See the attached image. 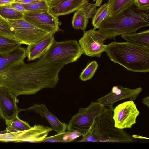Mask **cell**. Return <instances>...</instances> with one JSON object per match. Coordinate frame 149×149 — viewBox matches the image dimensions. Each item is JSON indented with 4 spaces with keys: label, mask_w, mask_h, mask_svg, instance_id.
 <instances>
[{
    "label": "cell",
    "mask_w": 149,
    "mask_h": 149,
    "mask_svg": "<svg viewBox=\"0 0 149 149\" xmlns=\"http://www.w3.org/2000/svg\"><path fill=\"white\" fill-rule=\"evenodd\" d=\"M105 52L111 61L128 71L149 72V47L127 42H113L106 45Z\"/></svg>",
    "instance_id": "cell-3"
},
{
    "label": "cell",
    "mask_w": 149,
    "mask_h": 149,
    "mask_svg": "<svg viewBox=\"0 0 149 149\" xmlns=\"http://www.w3.org/2000/svg\"><path fill=\"white\" fill-rule=\"evenodd\" d=\"M82 54L77 40L58 42L55 40L49 49L43 56L49 62L61 63L65 65L76 61Z\"/></svg>",
    "instance_id": "cell-5"
},
{
    "label": "cell",
    "mask_w": 149,
    "mask_h": 149,
    "mask_svg": "<svg viewBox=\"0 0 149 149\" xmlns=\"http://www.w3.org/2000/svg\"><path fill=\"white\" fill-rule=\"evenodd\" d=\"M0 36L16 39L13 30L10 26L7 19L0 15Z\"/></svg>",
    "instance_id": "cell-27"
},
{
    "label": "cell",
    "mask_w": 149,
    "mask_h": 149,
    "mask_svg": "<svg viewBox=\"0 0 149 149\" xmlns=\"http://www.w3.org/2000/svg\"><path fill=\"white\" fill-rule=\"evenodd\" d=\"M0 15L6 19L23 18L24 13L13 8L10 4L0 6Z\"/></svg>",
    "instance_id": "cell-24"
},
{
    "label": "cell",
    "mask_w": 149,
    "mask_h": 149,
    "mask_svg": "<svg viewBox=\"0 0 149 149\" xmlns=\"http://www.w3.org/2000/svg\"><path fill=\"white\" fill-rule=\"evenodd\" d=\"M39 0H16L15 2L22 4H29L33 3Z\"/></svg>",
    "instance_id": "cell-32"
},
{
    "label": "cell",
    "mask_w": 149,
    "mask_h": 149,
    "mask_svg": "<svg viewBox=\"0 0 149 149\" xmlns=\"http://www.w3.org/2000/svg\"><path fill=\"white\" fill-rule=\"evenodd\" d=\"M6 129L8 132H13L27 130L32 127L29 123L20 119L18 115L11 119L5 120Z\"/></svg>",
    "instance_id": "cell-20"
},
{
    "label": "cell",
    "mask_w": 149,
    "mask_h": 149,
    "mask_svg": "<svg viewBox=\"0 0 149 149\" xmlns=\"http://www.w3.org/2000/svg\"><path fill=\"white\" fill-rule=\"evenodd\" d=\"M142 102L146 106L148 107H149V96H146L142 99Z\"/></svg>",
    "instance_id": "cell-34"
},
{
    "label": "cell",
    "mask_w": 149,
    "mask_h": 149,
    "mask_svg": "<svg viewBox=\"0 0 149 149\" xmlns=\"http://www.w3.org/2000/svg\"><path fill=\"white\" fill-rule=\"evenodd\" d=\"M98 67V65L95 60L89 63L80 74V79L85 81L91 79L94 75Z\"/></svg>",
    "instance_id": "cell-26"
},
{
    "label": "cell",
    "mask_w": 149,
    "mask_h": 149,
    "mask_svg": "<svg viewBox=\"0 0 149 149\" xmlns=\"http://www.w3.org/2000/svg\"><path fill=\"white\" fill-rule=\"evenodd\" d=\"M127 42L143 47H149V30L137 33H131L121 35Z\"/></svg>",
    "instance_id": "cell-18"
},
{
    "label": "cell",
    "mask_w": 149,
    "mask_h": 149,
    "mask_svg": "<svg viewBox=\"0 0 149 149\" xmlns=\"http://www.w3.org/2000/svg\"><path fill=\"white\" fill-rule=\"evenodd\" d=\"M88 0H61L49 6V10L53 15L58 16L69 14L79 10Z\"/></svg>",
    "instance_id": "cell-16"
},
{
    "label": "cell",
    "mask_w": 149,
    "mask_h": 149,
    "mask_svg": "<svg viewBox=\"0 0 149 149\" xmlns=\"http://www.w3.org/2000/svg\"><path fill=\"white\" fill-rule=\"evenodd\" d=\"M50 77L49 69L42 60L29 63L23 61L0 72V86L7 88L17 98L20 95L35 94L47 88Z\"/></svg>",
    "instance_id": "cell-1"
},
{
    "label": "cell",
    "mask_w": 149,
    "mask_h": 149,
    "mask_svg": "<svg viewBox=\"0 0 149 149\" xmlns=\"http://www.w3.org/2000/svg\"><path fill=\"white\" fill-rule=\"evenodd\" d=\"M76 11L72 18V26L74 29H81L85 32L88 20L81 11Z\"/></svg>",
    "instance_id": "cell-25"
},
{
    "label": "cell",
    "mask_w": 149,
    "mask_h": 149,
    "mask_svg": "<svg viewBox=\"0 0 149 149\" xmlns=\"http://www.w3.org/2000/svg\"><path fill=\"white\" fill-rule=\"evenodd\" d=\"M149 12L140 10L132 6L116 16L107 17L101 24L98 30L105 40L134 33L149 26Z\"/></svg>",
    "instance_id": "cell-2"
},
{
    "label": "cell",
    "mask_w": 149,
    "mask_h": 149,
    "mask_svg": "<svg viewBox=\"0 0 149 149\" xmlns=\"http://www.w3.org/2000/svg\"><path fill=\"white\" fill-rule=\"evenodd\" d=\"M104 107L97 101L92 102L87 107L80 108L68 124L67 131L84 136L90 131L95 118L101 113Z\"/></svg>",
    "instance_id": "cell-6"
},
{
    "label": "cell",
    "mask_w": 149,
    "mask_h": 149,
    "mask_svg": "<svg viewBox=\"0 0 149 149\" xmlns=\"http://www.w3.org/2000/svg\"><path fill=\"white\" fill-rule=\"evenodd\" d=\"M96 6L95 3L87 2L82 6L78 10L81 11L88 19L93 18L95 15L97 10Z\"/></svg>",
    "instance_id": "cell-29"
},
{
    "label": "cell",
    "mask_w": 149,
    "mask_h": 149,
    "mask_svg": "<svg viewBox=\"0 0 149 149\" xmlns=\"http://www.w3.org/2000/svg\"><path fill=\"white\" fill-rule=\"evenodd\" d=\"M23 19L36 27L53 34L60 31L61 23L58 17L49 10L26 11Z\"/></svg>",
    "instance_id": "cell-9"
},
{
    "label": "cell",
    "mask_w": 149,
    "mask_h": 149,
    "mask_svg": "<svg viewBox=\"0 0 149 149\" xmlns=\"http://www.w3.org/2000/svg\"><path fill=\"white\" fill-rule=\"evenodd\" d=\"M17 100L8 89L0 86V116L2 118L10 119L18 115L19 111Z\"/></svg>",
    "instance_id": "cell-13"
},
{
    "label": "cell",
    "mask_w": 149,
    "mask_h": 149,
    "mask_svg": "<svg viewBox=\"0 0 149 149\" xmlns=\"http://www.w3.org/2000/svg\"><path fill=\"white\" fill-rule=\"evenodd\" d=\"M134 4L140 10L149 11V0H134Z\"/></svg>",
    "instance_id": "cell-30"
},
{
    "label": "cell",
    "mask_w": 149,
    "mask_h": 149,
    "mask_svg": "<svg viewBox=\"0 0 149 149\" xmlns=\"http://www.w3.org/2000/svg\"><path fill=\"white\" fill-rule=\"evenodd\" d=\"M142 90L141 87L130 89L120 86H114L111 92L98 98L97 101L103 106L107 107L113 111V105L115 103L126 99L133 101L135 100Z\"/></svg>",
    "instance_id": "cell-12"
},
{
    "label": "cell",
    "mask_w": 149,
    "mask_h": 149,
    "mask_svg": "<svg viewBox=\"0 0 149 149\" xmlns=\"http://www.w3.org/2000/svg\"><path fill=\"white\" fill-rule=\"evenodd\" d=\"M113 111L104 107L94 119L90 131L79 142L132 143L135 141L123 129L115 126Z\"/></svg>",
    "instance_id": "cell-4"
},
{
    "label": "cell",
    "mask_w": 149,
    "mask_h": 149,
    "mask_svg": "<svg viewBox=\"0 0 149 149\" xmlns=\"http://www.w3.org/2000/svg\"><path fill=\"white\" fill-rule=\"evenodd\" d=\"M108 17L116 16L132 6L134 0H108Z\"/></svg>",
    "instance_id": "cell-19"
},
{
    "label": "cell",
    "mask_w": 149,
    "mask_h": 149,
    "mask_svg": "<svg viewBox=\"0 0 149 149\" xmlns=\"http://www.w3.org/2000/svg\"><path fill=\"white\" fill-rule=\"evenodd\" d=\"M7 19L13 30L15 39L21 44L36 43L51 33L36 27L23 18Z\"/></svg>",
    "instance_id": "cell-7"
},
{
    "label": "cell",
    "mask_w": 149,
    "mask_h": 149,
    "mask_svg": "<svg viewBox=\"0 0 149 149\" xmlns=\"http://www.w3.org/2000/svg\"><path fill=\"white\" fill-rule=\"evenodd\" d=\"M21 45L16 39L0 36V54L10 53L20 47Z\"/></svg>",
    "instance_id": "cell-22"
},
{
    "label": "cell",
    "mask_w": 149,
    "mask_h": 149,
    "mask_svg": "<svg viewBox=\"0 0 149 149\" xmlns=\"http://www.w3.org/2000/svg\"><path fill=\"white\" fill-rule=\"evenodd\" d=\"M11 6L15 9L24 13L26 11L22 4L14 2L10 4Z\"/></svg>",
    "instance_id": "cell-31"
},
{
    "label": "cell",
    "mask_w": 149,
    "mask_h": 149,
    "mask_svg": "<svg viewBox=\"0 0 149 149\" xmlns=\"http://www.w3.org/2000/svg\"><path fill=\"white\" fill-rule=\"evenodd\" d=\"M22 4L26 11L49 10V9L46 0H39L32 3Z\"/></svg>",
    "instance_id": "cell-28"
},
{
    "label": "cell",
    "mask_w": 149,
    "mask_h": 149,
    "mask_svg": "<svg viewBox=\"0 0 149 149\" xmlns=\"http://www.w3.org/2000/svg\"><path fill=\"white\" fill-rule=\"evenodd\" d=\"M55 40L54 34L51 33L38 42L28 45L25 49L28 60L33 61L42 57L49 49Z\"/></svg>",
    "instance_id": "cell-15"
},
{
    "label": "cell",
    "mask_w": 149,
    "mask_h": 149,
    "mask_svg": "<svg viewBox=\"0 0 149 149\" xmlns=\"http://www.w3.org/2000/svg\"><path fill=\"white\" fill-rule=\"evenodd\" d=\"M81 136L76 132H69L67 131L63 132L57 133L53 136L46 137L42 142H71Z\"/></svg>",
    "instance_id": "cell-21"
},
{
    "label": "cell",
    "mask_w": 149,
    "mask_h": 149,
    "mask_svg": "<svg viewBox=\"0 0 149 149\" xmlns=\"http://www.w3.org/2000/svg\"><path fill=\"white\" fill-rule=\"evenodd\" d=\"M105 40L99 31L93 29L84 32L78 43L83 54L91 57H100L106 48V45L104 43Z\"/></svg>",
    "instance_id": "cell-10"
},
{
    "label": "cell",
    "mask_w": 149,
    "mask_h": 149,
    "mask_svg": "<svg viewBox=\"0 0 149 149\" xmlns=\"http://www.w3.org/2000/svg\"><path fill=\"white\" fill-rule=\"evenodd\" d=\"M26 49L20 47L6 54H0V70L2 68L24 61L26 57Z\"/></svg>",
    "instance_id": "cell-17"
},
{
    "label": "cell",
    "mask_w": 149,
    "mask_h": 149,
    "mask_svg": "<svg viewBox=\"0 0 149 149\" xmlns=\"http://www.w3.org/2000/svg\"><path fill=\"white\" fill-rule=\"evenodd\" d=\"M52 130L51 128L48 127L35 125L27 130L8 132L0 134V141L5 142H42Z\"/></svg>",
    "instance_id": "cell-8"
},
{
    "label": "cell",
    "mask_w": 149,
    "mask_h": 149,
    "mask_svg": "<svg viewBox=\"0 0 149 149\" xmlns=\"http://www.w3.org/2000/svg\"><path fill=\"white\" fill-rule=\"evenodd\" d=\"M108 10L109 5L107 3H105L96 10L92 21L94 29H99L102 22L108 17Z\"/></svg>",
    "instance_id": "cell-23"
},
{
    "label": "cell",
    "mask_w": 149,
    "mask_h": 149,
    "mask_svg": "<svg viewBox=\"0 0 149 149\" xmlns=\"http://www.w3.org/2000/svg\"><path fill=\"white\" fill-rule=\"evenodd\" d=\"M139 113L133 100L125 101L118 105L113 110L115 126L122 129L131 128L136 123Z\"/></svg>",
    "instance_id": "cell-11"
},
{
    "label": "cell",
    "mask_w": 149,
    "mask_h": 149,
    "mask_svg": "<svg viewBox=\"0 0 149 149\" xmlns=\"http://www.w3.org/2000/svg\"><path fill=\"white\" fill-rule=\"evenodd\" d=\"M103 0H93V1H96L95 4L96 6H99L102 3Z\"/></svg>",
    "instance_id": "cell-35"
},
{
    "label": "cell",
    "mask_w": 149,
    "mask_h": 149,
    "mask_svg": "<svg viewBox=\"0 0 149 149\" xmlns=\"http://www.w3.org/2000/svg\"><path fill=\"white\" fill-rule=\"evenodd\" d=\"M16 0H0V6L10 4L15 2Z\"/></svg>",
    "instance_id": "cell-33"
},
{
    "label": "cell",
    "mask_w": 149,
    "mask_h": 149,
    "mask_svg": "<svg viewBox=\"0 0 149 149\" xmlns=\"http://www.w3.org/2000/svg\"><path fill=\"white\" fill-rule=\"evenodd\" d=\"M23 111H33L37 113L49 122L52 130L57 133L64 132L68 129V124L60 121L55 115L48 110L44 104H34L28 108L19 109V112Z\"/></svg>",
    "instance_id": "cell-14"
}]
</instances>
